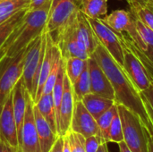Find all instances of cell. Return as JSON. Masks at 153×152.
<instances>
[{
	"label": "cell",
	"instance_id": "6da1fadb",
	"mask_svg": "<svg viewBox=\"0 0 153 152\" xmlns=\"http://www.w3.org/2000/svg\"><path fill=\"white\" fill-rule=\"evenodd\" d=\"M91 56L108 77L115 91V102L125 106L136 114L149 133L153 135V124L146 111L141 91L135 87L124 68L100 43Z\"/></svg>",
	"mask_w": 153,
	"mask_h": 152
},
{
	"label": "cell",
	"instance_id": "7a4b0ae2",
	"mask_svg": "<svg viewBox=\"0 0 153 152\" xmlns=\"http://www.w3.org/2000/svg\"><path fill=\"white\" fill-rule=\"evenodd\" d=\"M50 6L51 3L37 10H28L0 48V54L7 58H13L39 37L47 26Z\"/></svg>",
	"mask_w": 153,
	"mask_h": 152
},
{
	"label": "cell",
	"instance_id": "3957f363",
	"mask_svg": "<svg viewBox=\"0 0 153 152\" xmlns=\"http://www.w3.org/2000/svg\"><path fill=\"white\" fill-rule=\"evenodd\" d=\"M45 47L46 28L39 37H37L28 45L21 77L24 88L30 93L33 101L36 95L40 67L44 57Z\"/></svg>",
	"mask_w": 153,
	"mask_h": 152
},
{
	"label": "cell",
	"instance_id": "277c9868",
	"mask_svg": "<svg viewBox=\"0 0 153 152\" xmlns=\"http://www.w3.org/2000/svg\"><path fill=\"white\" fill-rule=\"evenodd\" d=\"M117 105L122 122L124 142L132 152H148V135L150 133L140 117L125 106Z\"/></svg>",
	"mask_w": 153,
	"mask_h": 152
},
{
	"label": "cell",
	"instance_id": "5b68a950",
	"mask_svg": "<svg viewBox=\"0 0 153 152\" xmlns=\"http://www.w3.org/2000/svg\"><path fill=\"white\" fill-rule=\"evenodd\" d=\"M80 10V0H52L46 29L55 35L74 22Z\"/></svg>",
	"mask_w": 153,
	"mask_h": 152
},
{
	"label": "cell",
	"instance_id": "8992f818",
	"mask_svg": "<svg viewBox=\"0 0 153 152\" xmlns=\"http://www.w3.org/2000/svg\"><path fill=\"white\" fill-rule=\"evenodd\" d=\"M75 20L57 31L52 37L60 50L61 56L64 59L69 57H78L83 60H87L91 56L83 43L77 36Z\"/></svg>",
	"mask_w": 153,
	"mask_h": 152
},
{
	"label": "cell",
	"instance_id": "52a82bcc",
	"mask_svg": "<svg viewBox=\"0 0 153 152\" xmlns=\"http://www.w3.org/2000/svg\"><path fill=\"white\" fill-rule=\"evenodd\" d=\"M26 50L27 47L13 58H6L0 67V112L6 99L22 77Z\"/></svg>",
	"mask_w": 153,
	"mask_h": 152
},
{
	"label": "cell",
	"instance_id": "ba28073f",
	"mask_svg": "<svg viewBox=\"0 0 153 152\" xmlns=\"http://www.w3.org/2000/svg\"><path fill=\"white\" fill-rule=\"evenodd\" d=\"M26 109L19 140L20 152H41L39 140L34 118V101L30 93L25 90Z\"/></svg>",
	"mask_w": 153,
	"mask_h": 152
},
{
	"label": "cell",
	"instance_id": "9c48e42d",
	"mask_svg": "<svg viewBox=\"0 0 153 152\" xmlns=\"http://www.w3.org/2000/svg\"><path fill=\"white\" fill-rule=\"evenodd\" d=\"M100 20L117 34L126 33L140 48L144 51L147 49L148 46L141 39L130 12L126 10H115L111 13L100 18Z\"/></svg>",
	"mask_w": 153,
	"mask_h": 152
},
{
	"label": "cell",
	"instance_id": "30bf717a",
	"mask_svg": "<svg viewBox=\"0 0 153 152\" xmlns=\"http://www.w3.org/2000/svg\"><path fill=\"white\" fill-rule=\"evenodd\" d=\"M121 43L124 49L123 68L135 87L142 92L151 86L153 81L151 79L146 68L136 54L132 51L125 43L122 41Z\"/></svg>",
	"mask_w": 153,
	"mask_h": 152
},
{
	"label": "cell",
	"instance_id": "8fae6325",
	"mask_svg": "<svg viewBox=\"0 0 153 152\" xmlns=\"http://www.w3.org/2000/svg\"><path fill=\"white\" fill-rule=\"evenodd\" d=\"M89 22L100 41L107 49L112 57L123 67L124 65V49L118 35L108 28L100 19L89 18Z\"/></svg>",
	"mask_w": 153,
	"mask_h": 152
},
{
	"label": "cell",
	"instance_id": "7c38bea8",
	"mask_svg": "<svg viewBox=\"0 0 153 152\" xmlns=\"http://www.w3.org/2000/svg\"><path fill=\"white\" fill-rule=\"evenodd\" d=\"M87 64L91 81V92L115 100L113 86L96 59L91 56L87 60Z\"/></svg>",
	"mask_w": 153,
	"mask_h": 152
},
{
	"label": "cell",
	"instance_id": "4fadbf2b",
	"mask_svg": "<svg viewBox=\"0 0 153 152\" xmlns=\"http://www.w3.org/2000/svg\"><path fill=\"white\" fill-rule=\"evenodd\" d=\"M70 129L82 134L85 138L91 135H100L96 119L86 109L82 100L74 102V109Z\"/></svg>",
	"mask_w": 153,
	"mask_h": 152
},
{
	"label": "cell",
	"instance_id": "5bb4252c",
	"mask_svg": "<svg viewBox=\"0 0 153 152\" xmlns=\"http://www.w3.org/2000/svg\"><path fill=\"white\" fill-rule=\"evenodd\" d=\"M74 99L73 94L72 84L66 74L64 77V91L59 109L58 119V135L65 136L70 130L73 113L74 109Z\"/></svg>",
	"mask_w": 153,
	"mask_h": 152
},
{
	"label": "cell",
	"instance_id": "9a60e30c",
	"mask_svg": "<svg viewBox=\"0 0 153 152\" xmlns=\"http://www.w3.org/2000/svg\"><path fill=\"white\" fill-rule=\"evenodd\" d=\"M0 133L9 143L19 149L17 126L13 108V91L6 99L0 112Z\"/></svg>",
	"mask_w": 153,
	"mask_h": 152
},
{
	"label": "cell",
	"instance_id": "2e32d148",
	"mask_svg": "<svg viewBox=\"0 0 153 152\" xmlns=\"http://www.w3.org/2000/svg\"><path fill=\"white\" fill-rule=\"evenodd\" d=\"M75 27L78 38L85 46L90 56H91V54L100 44V41L89 22L88 17L81 10L78 12L76 16Z\"/></svg>",
	"mask_w": 153,
	"mask_h": 152
},
{
	"label": "cell",
	"instance_id": "e0dca14e",
	"mask_svg": "<svg viewBox=\"0 0 153 152\" xmlns=\"http://www.w3.org/2000/svg\"><path fill=\"white\" fill-rule=\"evenodd\" d=\"M33 112L41 152H48L59 137V135L52 130L49 124L38 110L37 107L35 106V103L33 107Z\"/></svg>",
	"mask_w": 153,
	"mask_h": 152
},
{
	"label": "cell",
	"instance_id": "ac0fdd59",
	"mask_svg": "<svg viewBox=\"0 0 153 152\" xmlns=\"http://www.w3.org/2000/svg\"><path fill=\"white\" fill-rule=\"evenodd\" d=\"M53 45H54V39L51 35V33L46 29V47H45V52H44V57L42 60L38 85H37V90L36 95L34 99V103H36L39 98L42 95L43 88L45 85V82L48 77V74L50 73L52 64H53Z\"/></svg>",
	"mask_w": 153,
	"mask_h": 152
},
{
	"label": "cell",
	"instance_id": "d6986e66",
	"mask_svg": "<svg viewBox=\"0 0 153 152\" xmlns=\"http://www.w3.org/2000/svg\"><path fill=\"white\" fill-rule=\"evenodd\" d=\"M25 90L24 85L22 83V79H20L15 84L13 90V115L17 126L18 133V141L20 140L22 127L23 124L25 109H26V99H25Z\"/></svg>",
	"mask_w": 153,
	"mask_h": 152
},
{
	"label": "cell",
	"instance_id": "ffe728a7",
	"mask_svg": "<svg viewBox=\"0 0 153 152\" xmlns=\"http://www.w3.org/2000/svg\"><path fill=\"white\" fill-rule=\"evenodd\" d=\"M82 102L96 120L116 103L113 99H107L91 92L86 94L82 98Z\"/></svg>",
	"mask_w": 153,
	"mask_h": 152
},
{
	"label": "cell",
	"instance_id": "44dd1931",
	"mask_svg": "<svg viewBox=\"0 0 153 152\" xmlns=\"http://www.w3.org/2000/svg\"><path fill=\"white\" fill-rule=\"evenodd\" d=\"M39 113L44 116L47 122L51 126L52 130L58 134L57 133V123H56V110L54 106L53 95L51 93L42 94L39 99L35 103Z\"/></svg>",
	"mask_w": 153,
	"mask_h": 152
},
{
	"label": "cell",
	"instance_id": "7402d4cb",
	"mask_svg": "<svg viewBox=\"0 0 153 152\" xmlns=\"http://www.w3.org/2000/svg\"><path fill=\"white\" fill-rule=\"evenodd\" d=\"M108 0H80L81 11L89 18L100 19L108 14Z\"/></svg>",
	"mask_w": 153,
	"mask_h": 152
},
{
	"label": "cell",
	"instance_id": "603a6c76",
	"mask_svg": "<svg viewBox=\"0 0 153 152\" xmlns=\"http://www.w3.org/2000/svg\"><path fill=\"white\" fill-rule=\"evenodd\" d=\"M72 89L74 101H81L86 94L91 93V81L88 64H86L82 73L78 77V79L72 84Z\"/></svg>",
	"mask_w": 153,
	"mask_h": 152
},
{
	"label": "cell",
	"instance_id": "cb8c5ba5",
	"mask_svg": "<svg viewBox=\"0 0 153 152\" xmlns=\"http://www.w3.org/2000/svg\"><path fill=\"white\" fill-rule=\"evenodd\" d=\"M27 11L28 8L22 9L13 14L8 20L0 24V48L3 47V45L4 44L8 37L11 35V33L13 31V30L16 28V26L23 19Z\"/></svg>",
	"mask_w": 153,
	"mask_h": 152
},
{
	"label": "cell",
	"instance_id": "d4e9b609",
	"mask_svg": "<svg viewBox=\"0 0 153 152\" xmlns=\"http://www.w3.org/2000/svg\"><path fill=\"white\" fill-rule=\"evenodd\" d=\"M30 0H0V24L18 11L28 8Z\"/></svg>",
	"mask_w": 153,
	"mask_h": 152
},
{
	"label": "cell",
	"instance_id": "484cf974",
	"mask_svg": "<svg viewBox=\"0 0 153 152\" xmlns=\"http://www.w3.org/2000/svg\"><path fill=\"white\" fill-rule=\"evenodd\" d=\"M87 60H83L78 57H69L64 59L65 74L69 79L71 84H73L81 75L87 64Z\"/></svg>",
	"mask_w": 153,
	"mask_h": 152
},
{
	"label": "cell",
	"instance_id": "4316f807",
	"mask_svg": "<svg viewBox=\"0 0 153 152\" xmlns=\"http://www.w3.org/2000/svg\"><path fill=\"white\" fill-rule=\"evenodd\" d=\"M118 112L117 105L115 103L110 108H108L106 112H104L96 121L100 128V136L108 142V129L110 127V125L116 116V114Z\"/></svg>",
	"mask_w": 153,
	"mask_h": 152
},
{
	"label": "cell",
	"instance_id": "83f0119b",
	"mask_svg": "<svg viewBox=\"0 0 153 152\" xmlns=\"http://www.w3.org/2000/svg\"><path fill=\"white\" fill-rule=\"evenodd\" d=\"M130 6V13L141 20L145 25L153 30V10L135 3L128 4Z\"/></svg>",
	"mask_w": 153,
	"mask_h": 152
},
{
	"label": "cell",
	"instance_id": "f1b7e54d",
	"mask_svg": "<svg viewBox=\"0 0 153 152\" xmlns=\"http://www.w3.org/2000/svg\"><path fill=\"white\" fill-rule=\"evenodd\" d=\"M115 142L119 143L121 142H124V133H123V127H122V122L119 116V113L117 112L110 125V127L108 129V142Z\"/></svg>",
	"mask_w": 153,
	"mask_h": 152
},
{
	"label": "cell",
	"instance_id": "f546056e",
	"mask_svg": "<svg viewBox=\"0 0 153 152\" xmlns=\"http://www.w3.org/2000/svg\"><path fill=\"white\" fill-rule=\"evenodd\" d=\"M136 30L143 39V41L147 45V46H152L153 47V30L149 28L147 25H145L141 20H139L137 17H135L134 14H132Z\"/></svg>",
	"mask_w": 153,
	"mask_h": 152
},
{
	"label": "cell",
	"instance_id": "4dcf8cb0",
	"mask_svg": "<svg viewBox=\"0 0 153 152\" xmlns=\"http://www.w3.org/2000/svg\"><path fill=\"white\" fill-rule=\"evenodd\" d=\"M68 139L69 146L72 152H85L84 142L85 137L80 133H77L71 129L65 134Z\"/></svg>",
	"mask_w": 153,
	"mask_h": 152
},
{
	"label": "cell",
	"instance_id": "1f68e13d",
	"mask_svg": "<svg viewBox=\"0 0 153 152\" xmlns=\"http://www.w3.org/2000/svg\"><path fill=\"white\" fill-rule=\"evenodd\" d=\"M103 142H107L99 134L86 137L84 142L85 152H97Z\"/></svg>",
	"mask_w": 153,
	"mask_h": 152
},
{
	"label": "cell",
	"instance_id": "d6a6232c",
	"mask_svg": "<svg viewBox=\"0 0 153 152\" xmlns=\"http://www.w3.org/2000/svg\"><path fill=\"white\" fill-rule=\"evenodd\" d=\"M0 152H20L19 149L13 146L0 133Z\"/></svg>",
	"mask_w": 153,
	"mask_h": 152
},
{
	"label": "cell",
	"instance_id": "836d02e7",
	"mask_svg": "<svg viewBox=\"0 0 153 152\" xmlns=\"http://www.w3.org/2000/svg\"><path fill=\"white\" fill-rule=\"evenodd\" d=\"M52 3V0H30V4L28 5L29 11H33L43 7L44 5Z\"/></svg>",
	"mask_w": 153,
	"mask_h": 152
},
{
	"label": "cell",
	"instance_id": "e575fe53",
	"mask_svg": "<svg viewBox=\"0 0 153 152\" xmlns=\"http://www.w3.org/2000/svg\"><path fill=\"white\" fill-rule=\"evenodd\" d=\"M141 93L144 97V99L147 100V102L149 103L151 108L153 109V82L147 90L142 91Z\"/></svg>",
	"mask_w": 153,
	"mask_h": 152
},
{
	"label": "cell",
	"instance_id": "d590c367",
	"mask_svg": "<svg viewBox=\"0 0 153 152\" xmlns=\"http://www.w3.org/2000/svg\"><path fill=\"white\" fill-rule=\"evenodd\" d=\"M63 147H64V137L59 136L48 152H63Z\"/></svg>",
	"mask_w": 153,
	"mask_h": 152
},
{
	"label": "cell",
	"instance_id": "8d00e7d4",
	"mask_svg": "<svg viewBox=\"0 0 153 152\" xmlns=\"http://www.w3.org/2000/svg\"><path fill=\"white\" fill-rule=\"evenodd\" d=\"M64 137V147H63V152H72L71 151V149H70V146H69V142H68V139H67V136L65 135L63 136Z\"/></svg>",
	"mask_w": 153,
	"mask_h": 152
},
{
	"label": "cell",
	"instance_id": "74e56055",
	"mask_svg": "<svg viewBox=\"0 0 153 152\" xmlns=\"http://www.w3.org/2000/svg\"><path fill=\"white\" fill-rule=\"evenodd\" d=\"M117 144H118V147H119V151H120V152H132L129 150V148L127 147V145L126 144L125 142H119V143H117Z\"/></svg>",
	"mask_w": 153,
	"mask_h": 152
},
{
	"label": "cell",
	"instance_id": "f35d334b",
	"mask_svg": "<svg viewBox=\"0 0 153 152\" xmlns=\"http://www.w3.org/2000/svg\"><path fill=\"white\" fill-rule=\"evenodd\" d=\"M148 152H153V135H148Z\"/></svg>",
	"mask_w": 153,
	"mask_h": 152
},
{
	"label": "cell",
	"instance_id": "ab89813d",
	"mask_svg": "<svg viewBox=\"0 0 153 152\" xmlns=\"http://www.w3.org/2000/svg\"><path fill=\"white\" fill-rule=\"evenodd\" d=\"M143 51H144V50H143ZM144 52H145V54L150 57V59L153 62V47H152V46H148V47H147V49H146Z\"/></svg>",
	"mask_w": 153,
	"mask_h": 152
},
{
	"label": "cell",
	"instance_id": "60d3db41",
	"mask_svg": "<svg viewBox=\"0 0 153 152\" xmlns=\"http://www.w3.org/2000/svg\"><path fill=\"white\" fill-rule=\"evenodd\" d=\"M97 152H108V149L107 146V142H103L100 147L99 148V150L97 151Z\"/></svg>",
	"mask_w": 153,
	"mask_h": 152
},
{
	"label": "cell",
	"instance_id": "b9f144b4",
	"mask_svg": "<svg viewBox=\"0 0 153 152\" xmlns=\"http://www.w3.org/2000/svg\"><path fill=\"white\" fill-rule=\"evenodd\" d=\"M6 58H7V57H5L4 56H2L0 57V67H1V66H2V65L4 63V61L6 60Z\"/></svg>",
	"mask_w": 153,
	"mask_h": 152
},
{
	"label": "cell",
	"instance_id": "7bdbcfd3",
	"mask_svg": "<svg viewBox=\"0 0 153 152\" xmlns=\"http://www.w3.org/2000/svg\"><path fill=\"white\" fill-rule=\"evenodd\" d=\"M3 56V55H1V54H0V57H1V56Z\"/></svg>",
	"mask_w": 153,
	"mask_h": 152
},
{
	"label": "cell",
	"instance_id": "ee69618b",
	"mask_svg": "<svg viewBox=\"0 0 153 152\" xmlns=\"http://www.w3.org/2000/svg\"><path fill=\"white\" fill-rule=\"evenodd\" d=\"M126 2H127V1H128V0H126Z\"/></svg>",
	"mask_w": 153,
	"mask_h": 152
}]
</instances>
